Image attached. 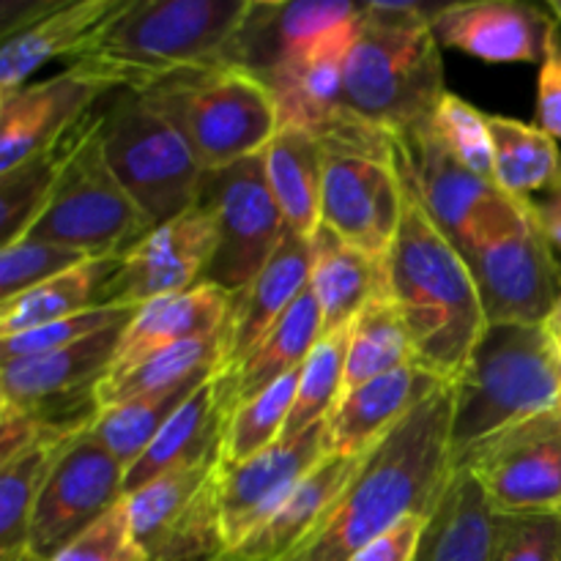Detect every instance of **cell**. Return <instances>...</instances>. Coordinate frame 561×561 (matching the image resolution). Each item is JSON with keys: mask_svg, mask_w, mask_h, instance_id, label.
Masks as SVG:
<instances>
[{"mask_svg": "<svg viewBox=\"0 0 561 561\" xmlns=\"http://www.w3.org/2000/svg\"><path fill=\"white\" fill-rule=\"evenodd\" d=\"M327 455V422L279 438L244 463L219 460V535L225 551L239 546Z\"/></svg>", "mask_w": 561, "mask_h": 561, "instance_id": "cell-17", "label": "cell"}, {"mask_svg": "<svg viewBox=\"0 0 561 561\" xmlns=\"http://www.w3.org/2000/svg\"><path fill=\"white\" fill-rule=\"evenodd\" d=\"M102 146L110 168L151 228L197 206L206 170L181 131L140 93L118 91L102 110Z\"/></svg>", "mask_w": 561, "mask_h": 561, "instance_id": "cell-9", "label": "cell"}, {"mask_svg": "<svg viewBox=\"0 0 561 561\" xmlns=\"http://www.w3.org/2000/svg\"><path fill=\"white\" fill-rule=\"evenodd\" d=\"M126 0H44L3 25L0 93L25 85L27 77L58 58L75 60Z\"/></svg>", "mask_w": 561, "mask_h": 561, "instance_id": "cell-18", "label": "cell"}, {"mask_svg": "<svg viewBox=\"0 0 561 561\" xmlns=\"http://www.w3.org/2000/svg\"><path fill=\"white\" fill-rule=\"evenodd\" d=\"M91 113L80 124L71 126L53 148L27 159L25 164L14 168L11 173L0 175V244L9 247L20 241L27 233V228L36 222L55 181H58L60 168H64L69 153L80 142L82 131H85Z\"/></svg>", "mask_w": 561, "mask_h": 561, "instance_id": "cell-37", "label": "cell"}, {"mask_svg": "<svg viewBox=\"0 0 561 561\" xmlns=\"http://www.w3.org/2000/svg\"><path fill=\"white\" fill-rule=\"evenodd\" d=\"M548 11H551V14L557 16V22H559V27H561V0H551V3H548Z\"/></svg>", "mask_w": 561, "mask_h": 561, "instance_id": "cell-51", "label": "cell"}, {"mask_svg": "<svg viewBox=\"0 0 561 561\" xmlns=\"http://www.w3.org/2000/svg\"><path fill=\"white\" fill-rule=\"evenodd\" d=\"M493 140V179L507 195L531 201L561 184L559 140L537 124L488 115Z\"/></svg>", "mask_w": 561, "mask_h": 561, "instance_id": "cell-33", "label": "cell"}, {"mask_svg": "<svg viewBox=\"0 0 561 561\" xmlns=\"http://www.w3.org/2000/svg\"><path fill=\"white\" fill-rule=\"evenodd\" d=\"M323 334L321 307H318L316 294L307 288L305 294L296 299V305L285 312L283 321L263 337V343L247 356L239 365V370L228 378H217L219 398H222L228 420L241 403L257 398L274 387L277 381L288 378L290 373L301 370L307 356L312 354L316 343Z\"/></svg>", "mask_w": 561, "mask_h": 561, "instance_id": "cell-29", "label": "cell"}, {"mask_svg": "<svg viewBox=\"0 0 561 561\" xmlns=\"http://www.w3.org/2000/svg\"><path fill=\"white\" fill-rule=\"evenodd\" d=\"M431 126L453 157H458L466 168L474 170L482 179L496 181L493 179L491 126H488V115L482 110L449 91L438 104Z\"/></svg>", "mask_w": 561, "mask_h": 561, "instance_id": "cell-41", "label": "cell"}, {"mask_svg": "<svg viewBox=\"0 0 561 561\" xmlns=\"http://www.w3.org/2000/svg\"><path fill=\"white\" fill-rule=\"evenodd\" d=\"M225 427H228V411H225L217 381L211 376L170 416L168 425L159 431V436L137 458V463L126 469V496L157 480V477L181 469V466L206 463V460L219 458Z\"/></svg>", "mask_w": 561, "mask_h": 561, "instance_id": "cell-28", "label": "cell"}, {"mask_svg": "<svg viewBox=\"0 0 561 561\" xmlns=\"http://www.w3.org/2000/svg\"><path fill=\"white\" fill-rule=\"evenodd\" d=\"M0 561H44V559H38L36 553H31V551H22V553H16V557L0 559Z\"/></svg>", "mask_w": 561, "mask_h": 561, "instance_id": "cell-50", "label": "cell"}, {"mask_svg": "<svg viewBox=\"0 0 561 561\" xmlns=\"http://www.w3.org/2000/svg\"><path fill=\"white\" fill-rule=\"evenodd\" d=\"M296 387H299V370L268 387L257 398L241 403L230 414L222 438V463H244L283 438L285 422L294 409Z\"/></svg>", "mask_w": 561, "mask_h": 561, "instance_id": "cell-40", "label": "cell"}, {"mask_svg": "<svg viewBox=\"0 0 561 561\" xmlns=\"http://www.w3.org/2000/svg\"><path fill=\"white\" fill-rule=\"evenodd\" d=\"M126 469L93 427L77 436L55 460L33 507L27 551L53 561L66 546L91 529L99 518L126 499Z\"/></svg>", "mask_w": 561, "mask_h": 561, "instance_id": "cell-15", "label": "cell"}, {"mask_svg": "<svg viewBox=\"0 0 561 561\" xmlns=\"http://www.w3.org/2000/svg\"><path fill=\"white\" fill-rule=\"evenodd\" d=\"M557 409L561 411V389H559V405H557Z\"/></svg>", "mask_w": 561, "mask_h": 561, "instance_id": "cell-52", "label": "cell"}, {"mask_svg": "<svg viewBox=\"0 0 561 561\" xmlns=\"http://www.w3.org/2000/svg\"><path fill=\"white\" fill-rule=\"evenodd\" d=\"M263 164L288 230L312 239L321 228V137L299 126H279L272 142L263 148Z\"/></svg>", "mask_w": 561, "mask_h": 561, "instance_id": "cell-30", "label": "cell"}, {"mask_svg": "<svg viewBox=\"0 0 561 561\" xmlns=\"http://www.w3.org/2000/svg\"><path fill=\"white\" fill-rule=\"evenodd\" d=\"M546 329H548V332H551L553 343H557V345H559V351H561V296H559V305H557V310H553V316L548 318Z\"/></svg>", "mask_w": 561, "mask_h": 561, "instance_id": "cell-49", "label": "cell"}, {"mask_svg": "<svg viewBox=\"0 0 561 561\" xmlns=\"http://www.w3.org/2000/svg\"><path fill=\"white\" fill-rule=\"evenodd\" d=\"M321 225L359 250L387 257L403 217L400 142L345 110L321 131Z\"/></svg>", "mask_w": 561, "mask_h": 561, "instance_id": "cell-7", "label": "cell"}, {"mask_svg": "<svg viewBox=\"0 0 561 561\" xmlns=\"http://www.w3.org/2000/svg\"><path fill=\"white\" fill-rule=\"evenodd\" d=\"M219 334L217 337L175 345V348L148 356V359L137 362V365L124 367V370L107 373L96 387L99 411L115 409V405L129 403V400L140 398V394L173 387V383L184 381V378L195 376V373L217 367Z\"/></svg>", "mask_w": 561, "mask_h": 561, "instance_id": "cell-38", "label": "cell"}, {"mask_svg": "<svg viewBox=\"0 0 561 561\" xmlns=\"http://www.w3.org/2000/svg\"><path fill=\"white\" fill-rule=\"evenodd\" d=\"M351 327L337 332L321 334L312 354L299 370V387H296L294 409L285 422L283 438L299 436L310 427L321 425L337 409L345 389V356H348Z\"/></svg>", "mask_w": 561, "mask_h": 561, "instance_id": "cell-39", "label": "cell"}, {"mask_svg": "<svg viewBox=\"0 0 561 561\" xmlns=\"http://www.w3.org/2000/svg\"><path fill=\"white\" fill-rule=\"evenodd\" d=\"M217 247V228L197 203L168 225H159L115 257L102 290V307L140 310L157 299L184 294L203 283Z\"/></svg>", "mask_w": 561, "mask_h": 561, "instance_id": "cell-16", "label": "cell"}, {"mask_svg": "<svg viewBox=\"0 0 561 561\" xmlns=\"http://www.w3.org/2000/svg\"><path fill=\"white\" fill-rule=\"evenodd\" d=\"M140 96L181 131L203 170L255 157L279 129L268 88L233 64L179 71Z\"/></svg>", "mask_w": 561, "mask_h": 561, "instance_id": "cell-6", "label": "cell"}, {"mask_svg": "<svg viewBox=\"0 0 561 561\" xmlns=\"http://www.w3.org/2000/svg\"><path fill=\"white\" fill-rule=\"evenodd\" d=\"M53 561H151L131 529L126 499L82 531Z\"/></svg>", "mask_w": 561, "mask_h": 561, "instance_id": "cell-45", "label": "cell"}, {"mask_svg": "<svg viewBox=\"0 0 561 561\" xmlns=\"http://www.w3.org/2000/svg\"><path fill=\"white\" fill-rule=\"evenodd\" d=\"M151 230L104 157L102 110L93 107L80 142L60 168L42 214L25 236L55 241L88 257H113Z\"/></svg>", "mask_w": 561, "mask_h": 561, "instance_id": "cell-8", "label": "cell"}, {"mask_svg": "<svg viewBox=\"0 0 561 561\" xmlns=\"http://www.w3.org/2000/svg\"><path fill=\"white\" fill-rule=\"evenodd\" d=\"M535 124L561 142V27L553 25L548 36L546 58L540 64L537 80V113Z\"/></svg>", "mask_w": 561, "mask_h": 561, "instance_id": "cell-46", "label": "cell"}, {"mask_svg": "<svg viewBox=\"0 0 561 561\" xmlns=\"http://www.w3.org/2000/svg\"><path fill=\"white\" fill-rule=\"evenodd\" d=\"M219 460L181 466L126 496L131 529L151 561H211L219 535Z\"/></svg>", "mask_w": 561, "mask_h": 561, "instance_id": "cell-12", "label": "cell"}, {"mask_svg": "<svg viewBox=\"0 0 561 561\" xmlns=\"http://www.w3.org/2000/svg\"><path fill=\"white\" fill-rule=\"evenodd\" d=\"M203 208L217 228V247L203 283L236 296L263 272L288 225L268 186L263 151L219 170H206L201 184Z\"/></svg>", "mask_w": 561, "mask_h": 561, "instance_id": "cell-10", "label": "cell"}, {"mask_svg": "<svg viewBox=\"0 0 561 561\" xmlns=\"http://www.w3.org/2000/svg\"><path fill=\"white\" fill-rule=\"evenodd\" d=\"M131 316H135V310L93 307V310L80 312V316L47 323V327L14 334V337H0V362L27 359V356H42L49 354V351L69 348V345L82 343V340L93 337V334L104 332V329L131 321Z\"/></svg>", "mask_w": 561, "mask_h": 561, "instance_id": "cell-44", "label": "cell"}, {"mask_svg": "<svg viewBox=\"0 0 561 561\" xmlns=\"http://www.w3.org/2000/svg\"><path fill=\"white\" fill-rule=\"evenodd\" d=\"M310 288L321 307L323 334L337 332L373 299L389 294L387 257L359 250L321 225L312 236Z\"/></svg>", "mask_w": 561, "mask_h": 561, "instance_id": "cell-27", "label": "cell"}, {"mask_svg": "<svg viewBox=\"0 0 561 561\" xmlns=\"http://www.w3.org/2000/svg\"><path fill=\"white\" fill-rule=\"evenodd\" d=\"M107 91L64 69L49 80L0 93V175L53 148Z\"/></svg>", "mask_w": 561, "mask_h": 561, "instance_id": "cell-21", "label": "cell"}, {"mask_svg": "<svg viewBox=\"0 0 561 561\" xmlns=\"http://www.w3.org/2000/svg\"><path fill=\"white\" fill-rule=\"evenodd\" d=\"M312 239L288 230L283 244L263 266V272L230 301L228 321L219 334V354L214 376L228 378L241 362L263 343L285 318L301 294L310 288Z\"/></svg>", "mask_w": 561, "mask_h": 561, "instance_id": "cell-19", "label": "cell"}, {"mask_svg": "<svg viewBox=\"0 0 561 561\" xmlns=\"http://www.w3.org/2000/svg\"><path fill=\"white\" fill-rule=\"evenodd\" d=\"M230 301L233 296L219 290L217 285L201 283L184 294L140 307L121 334L110 373L124 370L148 356L192 343V340L217 337L228 321Z\"/></svg>", "mask_w": 561, "mask_h": 561, "instance_id": "cell-26", "label": "cell"}, {"mask_svg": "<svg viewBox=\"0 0 561 561\" xmlns=\"http://www.w3.org/2000/svg\"><path fill=\"white\" fill-rule=\"evenodd\" d=\"M400 168L403 217L387 252L389 296L403 312L416 362L447 383H455L488 323L469 263L427 214L411 179L403 146Z\"/></svg>", "mask_w": 561, "mask_h": 561, "instance_id": "cell-2", "label": "cell"}, {"mask_svg": "<svg viewBox=\"0 0 561 561\" xmlns=\"http://www.w3.org/2000/svg\"><path fill=\"white\" fill-rule=\"evenodd\" d=\"M438 44L488 64H542L557 16L518 0H474L431 9Z\"/></svg>", "mask_w": 561, "mask_h": 561, "instance_id": "cell-20", "label": "cell"}, {"mask_svg": "<svg viewBox=\"0 0 561 561\" xmlns=\"http://www.w3.org/2000/svg\"><path fill=\"white\" fill-rule=\"evenodd\" d=\"M447 93L431 9L365 3L345 64V110L389 135L409 137L431 124Z\"/></svg>", "mask_w": 561, "mask_h": 561, "instance_id": "cell-4", "label": "cell"}, {"mask_svg": "<svg viewBox=\"0 0 561 561\" xmlns=\"http://www.w3.org/2000/svg\"><path fill=\"white\" fill-rule=\"evenodd\" d=\"M77 436H44L33 447L0 463V559L27 551V535H31L38 493L58 455Z\"/></svg>", "mask_w": 561, "mask_h": 561, "instance_id": "cell-35", "label": "cell"}, {"mask_svg": "<svg viewBox=\"0 0 561 561\" xmlns=\"http://www.w3.org/2000/svg\"><path fill=\"white\" fill-rule=\"evenodd\" d=\"M211 376L214 367L211 370L195 373V376L184 378V381L173 383V387L157 389V392L140 394V398L115 405V409L99 411L96 422H93V436L124 463V469H131L137 458L151 447L159 431L168 425L170 416Z\"/></svg>", "mask_w": 561, "mask_h": 561, "instance_id": "cell-34", "label": "cell"}, {"mask_svg": "<svg viewBox=\"0 0 561 561\" xmlns=\"http://www.w3.org/2000/svg\"><path fill=\"white\" fill-rule=\"evenodd\" d=\"M91 261L82 252L42 239H20L0 252V301H9L80 263Z\"/></svg>", "mask_w": 561, "mask_h": 561, "instance_id": "cell-42", "label": "cell"}, {"mask_svg": "<svg viewBox=\"0 0 561 561\" xmlns=\"http://www.w3.org/2000/svg\"><path fill=\"white\" fill-rule=\"evenodd\" d=\"M455 466L474 477L493 513H561V411L474 444Z\"/></svg>", "mask_w": 561, "mask_h": 561, "instance_id": "cell-13", "label": "cell"}, {"mask_svg": "<svg viewBox=\"0 0 561 561\" xmlns=\"http://www.w3.org/2000/svg\"><path fill=\"white\" fill-rule=\"evenodd\" d=\"M531 211H535L537 225L548 236L557 255H561V184L542 197H531Z\"/></svg>", "mask_w": 561, "mask_h": 561, "instance_id": "cell-48", "label": "cell"}, {"mask_svg": "<svg viewBox=\"0 0 561 561\" xmlns=\"http://www.w3.org/2000/svg\"><path fill=\"white\" fill-rule=\"evenodd\" d=\"M362 458L365 455H323L255 531L211 561H283L323 524Z\"/></svg>", "mask_w": 561, "mask_h": 561, "instance_id": "cell-25", "label": "cell"}, {"mask_svg": "<svg viewBox=\"0 0 561 561\" xmlns=\"http://www.w3.org/2000/svg\"><path fill=\"white\" fill-rule=\"evenodd\" d=\"M362 5L345 0H250L239 31L230 38L225 64L241 66L261 80L279 60L359 20Z\"/></svg>", "mask_w": 561, "mask_h": 561, "instance_id": "cell-22", "label": "cell"}, {"mask_svg": "<svg viewBox=\"0 0 561 561\" xmlns=\"http://www.w3.org/2000/svg\"><path fill=\"white\" fill-rule=\"evenodd\" d=\"M455 389V458L559 405L561 351L546 327H488Z\"/></svg>", "mask_w": 561, "mask_h": 561, "instance_id": "cell-5", "label": "cell"}, {"mask_svg": "<svg viewBox=\"0 0 561 561\" xmlns=\"http://www.w3.org/2000/svg\"><path fill=\"white\" fill-rule=\"evenodd\" d=\"M356 27L359 20L279 60L266 77H261L277 104L279 126H299L321 135L345 113V64L354 47Z\"/></svg>", "mask_w": 561, "mask_h": 561, "instance_id": "cell-23", "label": "cell"}, {"mask_svg": "<svg viewBox=\"0 0 561 561\" xmlns=\"http://www.w3.org/2000/svg\"><path fill=\"white\" fill-rule=\"evenodd\" d=\"M488 561H561V513H493Z\"/></svg>", "mask_w": 561, "mask_h": 561, "instance_id": "cell-43", "label": "cell"}, {"mask_svg": "<svg viewBox=\"0 0 561 561\" xmlns=\"http://www.w3.org/2000/svg\"><path fill=\"white\" fill-rule=\"evenodd\" d=\"M444 387V378L422 367L420 362H411L400 370L343 392L337 409L327 420V453L365 455Z\"/></svg>", "mask_w": 561, "mask_h": 561, "instance_id": "cell-24", "label": "cell"}, {"mask_svg": "<svg viewBox=\"0 0 561 561\" xmlns=\"http://www.w3.org/2000/svg\"><path fill=\"white\" fill-rule=\"evenodd\" d=\"M115 257L118 255L91 257L14 299L0 301V337H14V334L102 307V290L113 272Z\"/></svg>", "mask_w": 561, "mask_h": 561, "instance_id": "cell-32", "label": "cell"}, {"mask_svg": "<svg viewBox=\"0 0 561 561\" xmlns=\"http://www.w3.org/2000/svg\"><path fill=\"white\" fill-rule=\"evenodd\" d=\"M250 0H126L66 69L102 91L146 93L186 69L225 64Z\"/></svg>", "mask_w": 561, "mask_h": 561, "instance_id": "cell-3", "label": "cell"}, {"mask_svg": "<svg viewBox=\"0 0 561 561\" xmlns=\"http://www.w3.org/2000/svg\"><path fill=\"white\" fill-rule=\"evenodd\" d=\"M398 140L427 214L458 247L460 255L480 250L529 217V201L507 195L496 181L466 168L447 151L431 124Z\"/></svg>", "mask_w": 561, "mask_h": 561, "instance_id": "cell-11", "label": "cell"}, {"mask_svg": "<svg viewBox=\"0 0 561 561\" xmlns=\"http://www.w3.org/2000/svg\"><path fill=\"white\" fill-rule=\"evenodd\" d=\"M463 257L488 327H546L561 296V263L535 211Z\"/></svg>", "mask_w": 561, "mask_h": 561, "instance_id": "cell-14", "label": "cell"}, {"mask_svg": "<svg viewBox=\"0 0 561 561\" xmlns=\"http://www.w3.org/2000/svg\"><path fill=\"white\" fill-rule=\"evenodd\" d=\"M411 362H416V354L403 312L398 310L389 294L378 296L351 321L343 392L400 370Z\"/></svg>", "mask_w": 561, "mask_h": 561, "instance_id": "cell-36", "label": "cell"}, {"mask_svg": "<svg viewBox=\"0 0 561 561\" xmlns=\"http://www.w3.org/2000/svg\"><path fill=\"white\" fill-rule=\"evenodd\" d=\"M493 510L474 477L455 466L442 504L427 520L416 561H488L491 559Z\"/></svg>", "mask_w": 561, "mask_h": 561, "instance_id": "cell-31", "label": "cell"}, {"mask_svg": "<svg viewBox=\"0 0 561 561\" xmlns=\"http://www.w3.org/2000/svg\"><path fill=\"white\" fill-rule=\"evenodd\" d=\"M427 520H431L427 515H409L398 526L376 537L370 546L362 548L351 561H416L422 540H425Z\"/></svg>", "mask_w": 561, "mask_h": 561, "instance_id": "cell-47", "label": "cell"}, {"mask_svg": "<svg viewBox=\"0 0 561 561\" xmlns=\"http://www.w3.org/2000/svg\"><path fill=\"white\" fill-rule=\"evenodd\" d=\"M447 383L367 449L323 524L283 561H351L409 515L431 518L455 474Z\"/></svg>", "mask_w": 561, "mask_h": 561, "instance_id": "cell-1", "label": "cell"}]
</instances>
